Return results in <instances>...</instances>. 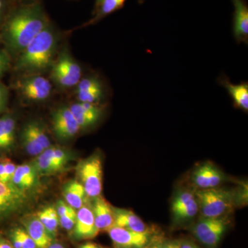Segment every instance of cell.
<instances>
[{
  "label": "cell",
  "instance_id": "1",
  "mask_svg": "<svg viewBox=\"0 0 248 248\" xmlns=\"http://www.w3.org/2000/svg\"><path fill=\"white\" fill-rule=\"evenodd\" d=\"M46 27V19L38 6L23 8L8 22L6 33L10 45L14 50L22 51Z\"/></svg>",
  "mask_w": 248,
  "mask_h": 248
},
{
  "label": "cell",
  "instance_id": "2",
  "mask_svg": "<svg viewBox=\"0 0 248 248\" xmlns=\"http://www.w3.org/2000/svg\"><path fill=\"white\" fill-rule=\"evenodd\" d=\"M55 36L48 27L41 31L22 50L18 68L27 70H42L52 62L55 48Z\"/></svg>",
  "mask_w": 248,
  "mask_h": 248
},
{
  "label": "cell",
  "instance_id": "3",
  "mask_svg": "<svg viewBox=\"0 0 248 248\" xmlns=\"http://www.w3.org/2000/svg\"><path fill=\"white\" fill-rule=\"evenodd\" d=\"M197 202L205 218L221 217L232 208L234 195L223 188L202 189L197 192Z\"/></svg>",
  "mask_w": 248,
  "mask_h": 248
},
{
  "label": "cell",
  "instance_id": "4",
  "mask_svg": "<svg viewBox=\"0 0 248 248\" xmlns=\"http://www.w3.org/2000/svg\"><path fill=\"white\" fill-rule=\"evenodd\" d=\"M78 172L86 195L92 198L100 196L102 190V164L99 156L93 155L83 161L78 166Z\"/></svg>",
  "mask_w": 248,
  "mask_h": 248
},
{
  "label": "cell",
  "instance_id": "5",
  "mask_svg": "<svg viewBox=\"0 0 248 248\" xmlns=\"http://www.w3.org/2000/svg\"><path fill=\"white\" fill-rule=\"evenodd\" d=\"M227 223L225 218H205L201 220L194 228V234L201 242L213 247L217 246L226 231Z\"/></svg>",
  "mask_w": 248,
  "mask_h": 248
},
{
  "label": "cell",
  "instance_id": "6",
  "mask_svg": "<svg viewBox=\"0 0 248 248\" xmlns=\"http://www.w3.org/2000/svg\"><path fill=\"white\" fill-rule=\"evenodd\" d=\"M107 232L117 248H142L149 240L148 232H138L116 226H112Z\"/></svg>",
  "mask_w": 248,
  "mask_h": 248
},
{
  "label": "cell",
  "instance_id": "7",
  "mask_svg": "<svg viewBox=\"0 0 248 248\" xmlns=\"http://www.w3.org/2000/svg\"><path fill=\"white\" fill-rule=\"evenodd\" d=\"M26 199L24 191L14 184L0 182V218L18 210L22 206Z\"/></svg>",
  "mask_w": 248,
  "mask_h": 248
},
{
  "label": "cell",
  "instance_id": "8",
  "mask_svg": "<svg viewBox=\"0 0 248 248\" xmlns=\"http://www.w3.org/2000/svg\"><path fill=\"white\" fill-rule=\"evenodd\" d=\"M53 130L60 139L73 138L80 130L70 108L63 107L58 109L53 116Z\"/></svg>",
  "mask_w": 248,
  "mask_h": 248
},
{
  "label": "cell",
  "instance_id": "9",
  "mask_svg": "<svg viewBox=\"0 0 248 248\" xmlns=\"http://www.w3.org/2000/svg\"><path fill=\"white\" fill-rule=\"evenodd\" d=\"M234 6L233 35L238 43H248V6L246 0H231Z\"/></svg>",
  "mask_w": 248,
  "mask_h": 248
},
{
  "label": "cell",
  "instance_id": "10",
  "mask_svg": "<svg viewBox=\"0 0 248 248\" xmlns=\"http://www.w3.org/2000/svg\"><path fill=\"white\" fill-rule=\"evenodd\" d=\"M98 233L93 210L86 206L81 207L77 213L74 236L78 239H89L95 237Z\"/></svg>",
  "mask_w": 248,
  "mask_h": 248
},
{
  "label": "cell",
  "instance_id": "11",
  "mask_svg": "<svg viewBox=\"0 0 248 248\" xmlns=\"http://www.w3.org/2000/svg\"><path fill=\"white\" fill-rule=\"evenodd\" d=\"M22 94L31 100L41 101L46 99L51 92L50 81L42 76H34L24 80L21 84Z\"/></svg>",
  "mask_w": 248,
  "mask_h": 248
},
{
  "label": "cell",
  "instance_id": "12",
  "mask_svg": "<svg viewBox=\"0 0 248 248\" xmlns=\"http://www.w3.org/2000/svg\"><path fill=\"white\" fill-rule=\"evenodd\" d=\"M218 83L228 91L233 101L234 107L248 112V83L247 81L233 84L228 77L222 75L218 79Z\"/></svg>",
  "mask_w": 248,
  "mask_h": 248
},
{
  "label": "cell",
  "instance_id": "13",
  "mask_svg": "<svg viewBox=\"0 0 248 248\" xmlns=\"http://www.w3.org/2000/svg\"><path fill=\"white\" fill-rule=\"evenodd\" d=\"M192 179L195 185L200 188H213L221 184L223 175L215 166L206 164L196 170Z\"/></svg>",
  "mask_w": 248,
  "mask_h": 248
},
{
  "label": "cell",
  "instance_id": "14",
  "mask_svg": "<svg viewBox=\"0 0 248 248\" xmlns=\"http://www.w3.org/2000/svg\"><path fill=\"white\" fill-rule=\"evenodd\" d=\"M93 213L96 228L99 231H108L114 225L113 210L102 197H95Z\"/></svg>",
  "mask_w": 248,
  "mask_h": 248
},
{
  "label": "cell",
  "instance_id": "15",
  "mask_svg": "<svg viewBox=\"0 0 248 248\" xmlns=\"http://www.w3.org/2000/svg\"><path fill=\"white\" fill-rule=\"evenodd\" d=\"M114 213L113 226L138 232H146L147 227L141 218L130 210L112 208Z\"/></svg>",
  "mask_w": 248,
  "mask_h": 248
},
{
  "label": "cell",
  "instance_id": "16",
  "mask_svg": "<svg viewBox=\"0 0 248 248\" xmlns=\"http://www.w3.org/2000/svg\"><path fill=\"white\" fill-rule=\"evenodd\" d=\"M27 232L33 240L38 248H48L52 244V236L46 231L38 218L28 221L25 224Z\"/></svg>",
  "mask_w": 248,
  "mask_h": 248
},
{
  "label": "cell",
  "instance_id": "17",
  "mask_svg": "<svg viewBox=\"0 0 248 248\" xmlns=\"http://www.w3.org/2000/svg\"><path fill=\"white\" fill-rule=\"evenodd\" d=\"M70 109L80 128H88L97 123L103 112L102 107L97 110H89L83 107L80 103L73 104Z\"/></svg>",
  "mask_w": 248,
  "mask_h": 248
},
{
  "label": "cell",
  "instance_id": "18",
  "mask_svg": "<svg viewBox=\"0 0 248 248\" xmlns=\"http://www.w3.org/2000/svg\"><path fill=\"white\" fill-rule=\"evenodd\" d=\"M36 171L30 165L24 164L16 167L11 184L21 190H25L35 182Z\"/></svg>",
  "mask_w": 248,
  "mask_h": 248
},
{
  "label": "cell",
  "instance_id": "19",
  "mask_svg": "<svg viewBox=\"0 0 248 248\" xmlns=\"http://www.w3.org/2000/svg\"><path fill=\"white\" fill-rule=\"evenodd\" d=\"M53 71L60 72L68 77L74 86L79 82L81 76V68L79 64L73 61L68 55H62L61 58L55 65Z\"/></svg>",
  "mask_w": 248,
  "mask_h": 248
},
{
  "label": "cell",
  "instance_id": "20",
  "mask_svg": "<svg viewBox=\"0 0 248 248\" xmlns=\"http://www.w3.org/2000/svg\"><path fill=\"white\" fill-rule=\"evenodd\" d=\"M86 195L84 186L77 181L67 184L63 190V196L67 203L75 209H79L83 206Z\"/></svg>",
  "mask_w": 248,
  "mask_h": 248
},
{
  "label": "cell",
  "instance_id": "21",
  "mask_svg": "<svg viewBox=\"0 0 248 248\" xmlns=\"http://www.w3.org/2000/svg\"><path fill=\"white\" fill-rule=\"evenodd\" d=\"M39 220L42 222L50 235L56 234L59 226V216L57 210L53 207H48L37 214Z\"/></svg>",
  "mask_w": 248,
  "mask_h": 248
},
{
  "label": "cell",
  "instance_id": "22",
  "mask_svg": "<svg viewBox=\"0 0 248 248\" xmlns=\"http://www.w3.org/2000/svg\"><path fill=\"white\" fill-rule=\"evenodd\" d=\"M53 148H47L37 157V170L44 175L53 174L59 171L53 162Z\"/></svg>",
  "mask_w": 248,
  "mask_h": 248
},
{
  "label": "cell",
  "instance_id": "23",
  "mask_svg": "<svg viewBox=\"0 0 248 248\" xmlns=\"http://www.w3.org/2000/svg\"><path fill=\"white\" fill-rule=\"evenodd\" d=\"M1 135L4 149L12 146L15 140V122L14 119L9 116H5L0 119Z\"/></svg>",
  "mask_w": 248,
  "mask_h": 248
},
{
  "label": "cell",
  "instance_id": "24",
  "mask_svg": "<svg viewBox=\"0 0 248 248\" xmlns=\"http://www.w3.org/2000/svg\"><path fill=\"white\" fill-rule=\"evenodd\" d=\"M125 1L126 0H102L99 6V10L96 16V20L123 7Z\"/></svg>",
  "mask_w": 248,
  "mask_h": 248
},
{
  "label": "cell",
  "instance_id": "25",
  "mask_svg": "<svg viewBox=\"0 0 248 248\" xmlns=\"http://www.w3.org/2000/svg\"><path fill=\"white\" fill-rule=\"evenodd\" d=\"M23 143L29 154L35 156L43 153L45 149L40 143L36 141L35 139L31 135L30 133L24 128L22 133Z\"/></svg>",
  "mask_w": 248,
  "mask_h": 248
},
{
  "label": "cell",
  "instance_id": "26",
  "mask_svg": "<svg viewBox=\"0 0 248 248\" xmlns=\"http://www.w3.org/2000/svg\"><path fill=\"white\" fill-rule=\"evenodd\" d=\"M25 128L35 139L36 141L40 143L44 149L46 150L50 148V143L48 137L46 135L43 129L41 128L38 124L35 123L29 124L25 127Z\"/></svg>",
  "mask_w": 248,
  "mask_h": 248
},
{
  "label": "cell",
  "instance_id": "27",
  "mask_svg": "<svg viewBox=\"0 0 248 248\" xmlns=\"http://www.w3.org/2000/svg\"><path fill=\"white\" fill-rule=\"evenodd\" d=\"M199 204L197 200H194L187 204V205L184 206V208L179 209L177 211L173 213L174 217L178 221H182V220L190 219L197 215L199 210Z\"/></svg>",
  "mask_w": 248,
  "mask_h": 248
},
{
  "label": "cell",
  "instance_id": "28",
  "mask_svg": "<svg viewBox=\"0 0 248 248\" xmlns=\"http://www.w3.org/2000/svg\"><path fill=\"white\" fill-rule=\"evenodd\" d=\"M78 97L80 102L95 104L104 97V89L89 91H78Z\"/></svg>",
  "mask_w": 248,
  "mask_h": 248
},
{
  "label": "cell",
  "instance_id": "29",
  "mask_svg": "<svg viewBox=\"0 0 248 248\" xmlns=\"http://www.w3.org/2000/svg\"><path fill=\"white\" fill-rule=\"evenodd\" d=\"M193 194L190 192H183L178 194L172 202V213L177 211L179 209L184 208V206L190 203L192 201L195 200Z\"/></svg>",
  "mask_w": 248,
  "mask_h": 248
},
{
  "label": "cell",
  "instance_id": "30",
  "mask_svg": "<svg viewBox=\"0 0 248 248\" xmlns=\"http://www.w3.org/2000/svg\"><path fill=\"white\" fill-rule=\"evenodd\" d=\"M102 89H104L102 83L97 78L92 77L80 81L78 85V91L81 92Z\"/></svg>",
  "mask_w": 248,
  "mask_h": 248
},
{
  "label": "cell",
  "instance_id": "31",
  "mask_svg": "<svg viewBox=\"0 0 248 248\" xmlns=\"http://www.w3.org/2000/svg\"><path fill=\"white\" fill-rule=\"evenodd\" d=\"M77 213L75 211L74 208L72 209L71 211L68 212L66 215L59 217V222L63 229L66 231H71L74 228L76 222Z\"/></svg>",
  "mask_w": 248,
  "mask_h": 248
},
{
  "label": "cell",
  "instance_id": "32",
  "mask_svg": "<svg viewBox=\"0 0 248 248\" xmlns=\"http://www.w3.org/2000/svg\"><path fill=\"white\" fill-rule=\"evenodd\" d=\"M15 231L17 232L20 240L22 248H38L27 232L23 231L20 228H17Z\"/></svg>",
  "mask_w": 248,
  "mask_h": 248
},
{
  "label": "cell",
  "instance_id": "33",
  "mask_svg": "<svg viewBox=\"0 0 248 248\" xmlns=\"http://www.w3.org/2000/svg\"><path fill=\"white\" fill-rule=\"evenodd\" d=\"M66 154L60 148H53V162L55 167L60 170L66 163Z\"/></svg>",
  "mask_w": 248,
  "mask_h": 248
},
{
  "label": "cell",
  "instance_id": "34",
  "mask_svg": "<svg viewBox=\"0 0 248 248\" xmlns=\"http://www.w3.org/2000/svg\"><path fill=\"white\" fill-rule=\"evenodd\" d=\"M4 163L5 177L7 184L11 183L13 176H14L15 171H16V166L14 163L10 161L9 160H6Z\"/></svg>",
  "mask_w": 248,
  "mask_h": 248
},
{
  "label": "cell",
  "instance_id": "35",
  "mask_svg": "<svg viewBox=\"0 0 248 248\" xmlns=\"http://www.w3.org/2000/svg\"><path fill=\"white\" fill-rule=\"evenodd\" d=\"M72 209H73V208L70 206L69 205H67L64 202L60 201L58 204L57 213H58L59 217H62L63 216V215H66L68 212L71 211Z\"/></svg>",
  "mask_w": 248,
  "mask_h": 248
},
{
  "label": "cell",
  "instance_id": "36",
  "mask_svg": "<svg viewBox=\"0 0 248 248\" xmlns=\"http://www.w3.org/2000/svg\"><path fill=\"white\" fill-rule=\"evenodd\" d=\"M8 64H9V58L7 55L2 52H0V75L6 71Z\"/></svg>",
  "mask_w": 248,
  "mask_h": 248
},
{
  "label": "cell",
  "instance_id": "37",
  "mask_svg": "<svg viewBox=\"0 0 248 248\" xmlns=\"http://www.w3.org/2000/svg\"><path fill=\"white\" fill-rule=\"evenodd\" d=\"M0 182L7 184L5 177L4 163L0 162Z\"/></svg>",
  "mask_w": 248,
  "mask_h": 248
},
{
  "label": "cell",
  "instance_id": "38",
  "mask_svg": "<svg viewBox=\"0 0 248 248\" xmlns=\"http://www.w3.org/2000/svg\"><path fill=\"white\" fill-rule=\"evenodd\" d=\"M0 248H14L9 241L0 236Z\"/></svg>",
  "mask_w": 248,
  "mask_h": 248
},
{
  "label": "cell",
  "instance_id": "39",
  "mask_svg": "<svg viewBox=\"0 0 248 248\" xmlns=\"http://www.w3.org/2000/svg\"><path fill=\"white\" fill-rule=\"evenodd\" d=\"M6 94V93L0 88V110H1L4 106L5 101H6V94Z\"/></svg>",
  "mask_w": 248,
  "mask_h": 248
},
{
  "label": "cell",
  "instance_id": "40",
  "mask_svg": "<svg viewBox=\"0 0 248 248\" xmlns=\"http://www.w3.org/2000/svg\"><path fill=\"white\" fill-rule=\"evenodd\" d=\"M180 248H200L196 245L188 241H184L182 244H180Z\"/></svg>",
  "mask_w": 248,
  "mask_h": 248
},
{
  "label": "cell",
  "instance_id": "41",
  "mask_svg": "<svg viewBox=\"0 0 248 248\" xmlns=\"http://www.w3.org/2000/svg\"><path fill=\"white\" fill-rule=\"evenodd\" d=\"M161 248H180V244L178 242H169L165 244Z\"/></svg>",
  "mask_w": 248,
  "mask_h": 248
},
{
  "label": "cell",
  "instance_id": "42",
  "mask_svg": "<svg viewBox=\"0 0 248 248\" xmlns=\"http://www.w3.org/2000/svg\"><path fill=\"white\" fill-rule=\"evenodd\" d=\"M48 248H64V247H63V246H62L61 244L55 243V244H50Z\"/></svg>",
  "mask_w": 248,
  "mask_h": 248
},
{
  "label": "cell",
  "instance_id": "43",
  "mask_svg": "<svg viewBox=\"0 0 248 248\" xmlns=\"http://www.w3.org/2000/svg\"><path fill=\"white\" fill-rule=\"evenodd\" d=\"M0 148H1V149H4L2 136H1V128H0Z\"/></svg>",
  "mask_w": 248,
  "mask_h": 248
},
{
  "label": "cell",
  "instance_id": "44",
  "mask_svg": "<svg viewBox=\"0 0 248 248\" xmlns=\"http://www.w3.org/2000/svg\"><path fill=\"white\" fill-rule=\"evenodd\" d=\"M90 246H91V243H88V244H86L81 246L80 248H90Z\"/></svg>",
  "mask_w": 248,
  "mask_h": 248
},
{
  "label": "cell",
  "instance_id": "45",
  "mask_svg": "<svg viewBox=\"0 0 248 248\" xmlns=\"http://www.w3.org/2000/svg\"><path fill=\"white\" fill-rule=\"evenodd\" d=\"M90 248H98V246L97 245L94 244H92V243H91V246H90Z\"/></svg>",
  "mask_w": 248,
  "mask_h": 248
},
{
  "label": "cell",
  "instance_id": "46",
  "mask_svg": "<svg viewBox=\"0 0 248 248\" xmlns=\"http://www.w3.org/2000/svg\"><path fill=\"white\" fill-rule=\"evenodd\" d=\"M102 0H96V3H97V5L98 6H99V4H101V2H102Z\"/></svg>",
  "mask_w": 248,
  "mask_h": 248
},
{
  "label": "cell",
  "instance_id": "47",
  "mask_svg": "<svg viewBox=\"0 0 248 248\" xmlns=\"http://www.w3.org/2000/svg\"><path fill=\"white\" fill-rule=\"evenodd\" d=\"M1 6H2V1H1V0H0V10L1 9Z\"/></svg>",
  "mask_w": 248,
  "mask_h": 248
},
{
  "label": "cell",
  "instance_id": "48",
  "mask_svg": "<svg viewBox=\"0 0 248 248\" xmlns=\"http://www.w3.org/2000/svg\"><path fill=\"white\" fill-rule=\"evenodd\" d=\"M143 1H144V0H138V1L139 2H140V4H142V3L143 2Z\"/></svg>",
  "mask_w": 248,
  "mask_h": 248
},
{
  "label": "cell",
  "instance_id": "49",
  "mask_svg": "<svg viewBox=\"0 0 248 248\" xmlns=\"http://www.w3.org/2000/svg\"><path fill=\"white\" fill-rule=\"evenodd\" d=\"M159 248L156 247V246H153V247H149V248Z\"/></svg>",
  "mask_w": 248,
  "mask_h": 248
}]
</instances>
